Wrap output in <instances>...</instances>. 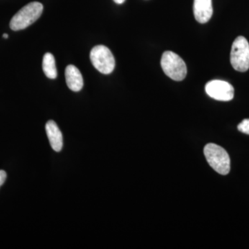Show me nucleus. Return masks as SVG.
<instances>
[{
  "instance_id": "nucleus-1",
  "label": "nucleus",
  "mask_w": 249,
  "mask_h": 249,
  "mask_svg": "<svg viewBox=\"0 0 249 249\" xmlns=\"http://www.w3.org/2000/svg\"><path fill=\"white\" fill-rule=\"evenodd\" d=\"M43 11V5L37 1H33L24 6L15 15L10 27L13 31H20L31 25L40 18Z\"/></svg>"
},
{
  "instance_id": "nucleus-2",
  "label": "nucleus",
  "mask_w": 249,
  "mask_h": 249,
  "mask_svg": "<svg viewBox=\"0 0 249 249\" xmlns=\"http://www.w3.org/2000/svg\"><path fill=\"white\" fill-rule=\"evenodd\" d=\"M204 155L209 164L220 175H228L231 170V160L228 152L219 145L209 143L204 147Z\"/></svg>"
},
{
  "instance_id": "nucleus-3",
  "label": "nucleus",
  "mask_w": 249,
  "mask_h": 249,
  "mask_svg": "<svg viewBox=\"0 0 249 249\" xmlns=\"http://www.w3.org/2000/svg\"><path fill=\"white\" fill-rule=\"evenodd\" d=\"M160 65L165 74L175 81H181L186 78V63L178 54L167 51L162 55Z\"/></svg>"
},
{
  "instance_id": "nucleus-4",
  "label": "nucleus",
  "mask_w": 249,
  "mask_h": 249,
  "mask_svg": "<svg viewBox=\"0 0 249 249\" xmlns=\"http://www.w3.org/2000/svg\"><path fill=\"white\" fill-rule=\"evenodd\" d=\"M231 63L236 71L245 72L249 69V44L243 36L237 37L232 43Z\"/></svg>"
},
{
  "instance_id": "nucleus-5",
  "label": "nucleus",
  "mask_w": 249,
  "mask_h": 249,
  "mask_svg": "<svg viewBox=\"0 0 249 249\" xmlns=\"http://www.w3.org/2000/svg\"><path fill=\"white\" fill-rule=\"evenodd\" d=\"M90 60L93 66L103 74H109L115 67V59L107 47L97 45L90 52Z\"/></svg>"
},
{
  "instance_id": "nucleus-6",
  "label": "nucleus",
  "mask_w": 249,
  "mask_h": 249,
  "mask_svg": "<svg viewBox=\"0 0 249 249\" xmlns=\"http://www.w3.org/2000/svg\"><path fill=\"white\" fill-rule=\"evenodd\" d=\"M205 90L210 97L217 101H229L234 97L233 87L224 80H211L206 85Z\"/></svg>"
},
{
  "instance_id": "nucleus-7",
  "label": "nucleus",
  "mask_w": 249,
  "mask_h": 249,
  "mask_svg": "<svg viewBox=\"0 0 249 249\" xmlns=\"http://www.w3.org/2000/svg\"><path fill=\"white\" fill-rule=\"evenodd\" d=\"M193 12L198 22L205 24L209 22L213 13L212 0H194Z\"/></svg>"
},
{
  "instance_id": "nucleus-8",
  "label": "nucleus",
  "mask_w": 249,
  "mask_h": 249,
  "mask_svg": "<svg viewBox=\"0 0 249 249\" xmlns=\"http://www.w3.org/2000/svg\"><path fill=\"white\" fill-rule=\"evenodd\" d=\"M45 128L51 146L55 152L61 151L63 147V138L58 126L53 121H49L46 124Z\"/></svg>"
},
{
  "instance_id": "nucleus-9",
  "label": "nucleus",
  "mask_w": 249,
  "mask_h": 249,
  "mask_svg": "<svg viewBox=\"0 0 249 249\" xmlns=\"http://www.w3.org/2000/svg\"><path fill=\"white\" fill-rule=\"evenodd\" d=\"M65 78L67 86L71 91H80L83 89V78L80 70L74 65H68L65 70Z\"/></svg>"
},
{
  "instance_id": "nucleus-10",
  "label": "nucleus",
  "mask_w": 249,
  "mask_h": 249,
  "mask_svg": "<svg viewBox=\"0 0 249 249\" xmlns=\"http://www.w3.org/2000/svg\"><path fill=\"white\" fill-rule=\"evenodd\" d=\"M42 70L47 78L50 79H55L58 76L55 60L52 53L45 54L42 60Z\"/></svg>"
},
{
  "instance_id": "nucleus-11",
  "label": "nucleus",
  "mask_w": 249,
  "mask_h": 249,
  "mask_svg": "<svg viewBox=\"0 0 249 249\" xmlns=\"http://www.w3.org/2000/svg\"><path fill=\"white\" fill-rule=\"evenodd\" d=\"M237 129L242 133L249 135V119H244L237 126Z\"/></svg>"
},
{
  "instance_id": "nucleus-12",
  "label": "nucleus",
  "mask_w": 249,
  "mask_h": 249,
  "mask_svg": "<svg viewBox=\"0 0 249 249\" xmlns=\"http://www.w3.org/2000/svg\"><path fill=\"white\" fill-rule=\"evenodd\" d=\"M6 173L4 170H0V187L2 186L6 181Z\"/></svg>"
},
{
  "instance_id": "nucleus-13",
  "label": "nucleus",
  "mask_w": 249,
  "mask_h": 249,
  "mask_svg": "<svg viewBox=\"0 0 249 249\" xmlns=\"http://www.w3.org/2000/svg\"><path fill=\"white\" fill-rule=\"evenodd\" d=\"M114 2L118 4H124L125 0H114Z\"/></svg>"
},
{
  "instance_id": "nucleus-14",
  "label": "nucleus",
  "mask_w": 249,
  "mask_h": 249,
  "mask_svg": "<svg viewBox=\"0 0 249 249\" xmlns=\"http://www.w3.org/2000/svg\"><path fill=\"white\" fill-rule=\"evenodd\" d=\"M3 37H4V38L7 39L8 37H9V35L6 34H3Z\"/></svg>"
}]
</instances>
